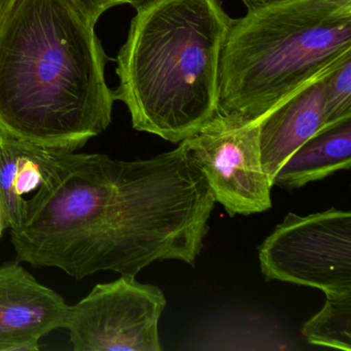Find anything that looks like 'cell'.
I'll list each match as a JSON object with an SVG mask.
<instances>
[{
  "mask_svg": "<svg viewBox=\"0 0 351 351\" xmlns=\"http://www.w3.org/2000/svg\"><path fill=\"white\" fill-rule=\"evenodd\" d=\"M241 1L248 9V8L264 5V3H272V1H278V0H241Z\"/></svg>",
  "mask_w": 351,
  "mask_h": 351,
  "instance_id": "16",
  "label": "cell"
},
{
  "mask_svg": "<svg viewBox=\"0 0 351 351\" xmlns=\"http://www.w3.org/2000/svg\"><path fill=\"white\" fill-rule=\"evenodd\" d=\"M119 1H120L121 5H130L136 9L139 5H145L151 0H119Z\"/></svg>",
  "mask_w": 351,
  "mask_h": 351,
  "instance_id": "17",
  "label": "cell"
},
{
  "mask_svg": "<svg viewBox=\"0 0 351 351\" xmlns=\"http://www.w3.org/2000/svg\"><path fill=\"white\" fill-rule=\"evenodd\" d=\"M258 261L266 280L315 287L326 295L351 293V213H287L261 244Z\"/></svg>",
  "mask_w": 351,
  "mask_h": 351,
  "instance_id": "5",
  "label": "cell"
},
{
  "mask_svg": "<svg viewBox=\"0 0 351 351\" xmlns=\"http://www.w3.org/2000/svg\"><path fill=\"white\" fill-rule=\"evenodd\" d=\"M73 3L93 24L97 23L106 11L121 5L119 0H73Z\"/></svg>",
  "mask_w": 351,
  "mask_h": 351,
  "instance_id": "14",
  "label": "cell"
},
{
  "mask_svg": "<svg viewBox=\"0 0 351 351\" xmlns=\"http://www.w3.org/2000/svg\"><path fill=\"white\" fill-rule=\"evenodd\" d=\"M326 127L351 118V57L326 79Z\"/></svg>",
  "mask_w": 351,
  "mask_h": 351,
  "instance_id": "13",
  "label": "cell"
},
{
  "mask_svg": "<svg viewBox=\"0 0 351 351\" xmlns=\"http://www.w3.org/2000/svg\"><path fill=\"white\" fill-rule=\"evenodd\" d=\"M71 153L0 133V215L11 231L19 229L30 202Z\"/></svg>",
  "mask_w": 351,
  "mask_h": 351,
  "instance_id": "10",
  "label": "cell"
},
{
  "mask_svg": "<svg viewBox=\"0 0 351 351\" xmlns=\"http://www.w3.org/2000/svg\"><path fill=\"white\" fill-rule=\"evenodd\" d=\"M108 58L73 0H14L0 20V133L75 152L112 123Z\"/></svg>",
  "mask_w": 351,
  "mask_h": 351,
  "instance_id": "2",
  "label": "cell"
},
{
  "mask_svg": "<svg viewBox=\"0 0 351 351\" xmlns=\"http://www.w3.org/2000/svg\"><path fill=\"white\" fill-rule=\"evenodd\" d=\"M215 199L184 141L147 160L69 155L11 231L18 260L77 279L136 276L154 262L195 266Z\"/></svg>",
  "mask_w": 351,
  "mask_h": 351,
  "instance_id": "1",
  "label": "cell"
},
{
  "mask_svg": "<svg viewBox=\"0 0 351 351\" xmlns=\"http://www.w3.org/2000/svg\"><path fill=\"white\" fill-rule=\"evenodd\" d=\"M232 22L221 0L136 8L117 58L114 91L135 130L180 143L219 114V58Z\"/></svg>",
  "mask_w": 351,
  "mask_h": 351,
  "instance_id": "3",
  "label": "cell"
},
{
  "mask_svg": "<svg viewBox=\"0 0 351 351\" xmlns=\"http://www.w3.org/2000/svg\"><path fill=\"white\" fill-rule=\"evenodd\" d=\"M13 3L14 0H0V20L3 19Z\"/></svg>",
  "mask_w": 351,
  "mask_h": 351,
  "instance_id": "15",
  "label": "cell"
},
{
  "mask_svg": "<svg viewBox=\"0 0 351 351\" xmlns=\"http://www.w3.org/2000/svg\"><path fill=\"white\" fill-rule=\"evenodd\" d=\"M324 307L304 324L308 343L351 351V293L326 295Z\"/></svg>",
  "mask_w": 351,
  "mask_h": 351,
  "instance_id": "12",
  "label": "cell"
},
{
  "mask_svg": "<svg viewBox=\"0 0 351 351\" xmlns=\"http://www.w3.org/2000/svg\"><path fill=\"white\" fill-rule=\"evenodd\" d=\"M166 304L160 287L121 275L69 305L63 328L75 351H161L159 320Z\"/></svg>",
  "mask_w": 351,
  "mask_h": 351,
  "instance_id": "6",
  "label": "cell"
},
{
  "mask_svg": "<svg viewBox=\"0 0 351 351\" xmlns=\"http://www.w3.org/2000/svg\"><path fill=\"white\" fill-rule=\"evenodd\" d=\"M7 229V226H5V221H3V217L0 215V235L3 234V230Z\"/></svg>",
  "mask_w": 351,
  "mask_h": 351,
  "instance_id": "18",
  "label": "cell"
},
{
  "mask_svg": "<svg viewBox=\"0 0 351 351\" xmlns=\"http://www.w3.org/2000/svg\"><path fill=\"white\" fill-rule=\"evenodd\" d=\"M351 57V0H278L233 19L219 71L217 112L258 121Z\"/></svg>",
  "mask_w": 351,
  "mask_h": 351,
  "instance_id": "4",
  "label": "cell"
},
{
  "mask_svg": "<svg viewBox=\"0 0 351 351\" xmlns=\"http://www.w3.org/2000/svg\"><path fill=\"white\" fill-rule=\"evenodd\" d=\"M69 305L30 274L20 261L0 266V351L38 350L49 332L62 328Z\"/></svg>",
  "mask_w": 351,
  "mask_h": 351,
  "instance_id": "8",
  "label": "cell"
},
{
  "mask_svg": "<svg viewBox=\"0 0 351 351\" xmlns=\"http://www.w3.org/2000/svg\"><path fill=\"white\" fill-rule=\"evenodd\" d=\"M330 71L298 90L258 120L261 161L271 182L289 156L326 127V79Z\"/></svg>",
  "mask_w": 351,
  "mask_h": 351,
  "instance_id": "9",
  "label": "cell"
},
{
  "mask_svg": "<svg viewBox=\"0 0 351 351\" xmlns=\"http://www.w3.org/2000/svg\"><path fill=\"white\" fill-rule=\"evenodd\" d=\"M350 167L351 118L324 127L295 149L275 174L272 186L295 190Z\"/></svg>",
  "mask_w": 351,
  "mask_h": 351,
  "instance_id": "11",
  "label": "cell"
},
{
  "mask_svg": "<svg viewBox=\"0 0 351 351\" xmlns=\"http://www.w3.org/2000/svg\"><path fill=\"white\" fill-rule=\"evenodd\" d=\"M184 141L215 202L231 217L264 213L272 207V182L261 161L258 121L217 114Z\"/></svg>",
  "mask_w": 351,
  "mask_h": 351,
  "instance_id": "7",
  "label": "cell"
}]
</instances>
